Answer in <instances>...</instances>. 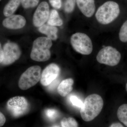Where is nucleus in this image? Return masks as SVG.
Returning <instances> with one entry per match:
<instances>
[{
	"instance_id": "nucleus-14",
	"label": "nucleus",
	"mask_w": 127,
	"mask_h": 127,
	"mask_svg": "<svg viewBox=\"0 0 127 127\" xmlns=\"http://www.w3.org/2000/svg\"><path fill=\"white\" fill-rule=\"evenodd\" d=\"M39 31L53 40H56L58 38L57 33L58 30L57 28L54 26L43 25L39 27Z\"/></svg>"
},
{
	"instance_id": "nucleus-8",
	"label": "nucleus",
	"mask_w": 127,
	"mask_h": 127,
	"mask_svg": "<svg viewBox=\"0 0 127 127\" xmlns=\"http://www.w3.org/2000/svg\"><path fill=\"white\" fill-rule=\"evenodd\" d=\"M4 57L1 64L8 65L14 63L21 56V52L16 43L9 42L5 44L3 48Z\"/></svg>"
},
{
	"instance_id": "nucleus-4",
	"label": "nucleus",
	"mask_w": 127,
	"mask_h": 127,
	"mask_svg": "<svg viewBox=\"0 0 127 127\" xmlns=\"http://www.w3.org/2000/svg\"><path fill=\"white\" fill-rule=\"evenodd\" d=\"M41 68L40 66H33L28 68L21 75L18 86L21 90H26L34 86L40 80Z\"/></svg>"
},
{
	"instance_id": "nucleus-17",
	"label": "nucleus",
	"mask_w": 127,
	"mask_h": 127,
	"mask_svg": "<svg viewBox=\"0 0 127 127\" xmlns=\"http://www.w3.org/2000/svg\"><path fill=\"white\" fill-rule=\"evenodd\" d=\"M117 115L120 122L127 127V104H123L119 107Z\"/></svg>"
},
{
	"instance_id": "nucleus-9",
	"label": "nucleus",
	"mask_w": 127,
	"mask_h": 127,
	"mask_svg": "<svg viewBox=\"0 0 127 127\" xmlns=\"http://www.w3.org/2000/svg\"><path fill=\"white\" fill-rule=\"evenodd\" d=\"M49 6L47 2L43 1L38 6L33 15L32 22L35 27H40L49 18Z\"/></svg>"
},
{
	"instance_id": "nucleus-1",
	"label": "nucleus",
	"mask_w": 127,
	"mask_h": 127,
	"mask_svg": "<svg viewBox=\"0 0 127 127\" xmlns=\"http://www.w3.org/2000/svg\"><path fill=\"white\" fill-rule=\"evenodd\" d=\"M103 106L102 98L97 94L89 95L81 107L80 114L83 120L88 122L93 120L100 113Z\"/></svg>"
},
{
	"instance_id": "nucleus-27",
	"label": "nucleus",
	"mask_w": 127,
	"mask_h": 127,
	"mask_svg": "<svg viewBox=\"0 0 127 127\" xmlns=\"http://www.w3.org/2000/svg\"><path fill=\"white\" fill-rule=\"evenodd\" d=\"M110 127H124V126H123L120 123H115L113 124H112L111 125V126H110Z\"/></svg>"
},
{
	"instance_id": "nucleus-12",
	"label": "nucleus",
	"mask_w": 127,
	"mask_h": 127,
	"mask_svg": "<svg viewBox=\"0 0 127 127\" xmlns=\"http://www.w3.org/2000/svg\"><path fill=\"white\" fill-rule=\"evenodd\" d=\"M76 3L79 10L86 17L93 16L95 11L94 0H76Z\"/></svg>"
},
{
	"instance_id": "nucleus-15",
	"label": "nucleus",
	"mask_w": 127,
	"mask_h": 127,
	"mask_svg": "<svg viewBox=\"0 0 127 127\" xmlns=\"http://www.w3.org/2000/svg\"><path fill=\"white\" fill-rule=\"evenodd\" d=\"M20 2L21 0H10L4 8V15L6 17L12 15L17 9Z\"/></svg>"
},
{
	"instance_id": "nucleus-21",
	"label": "nucleus",
	"mask_w": 127,
	"mask_h": 127,
	"mask_svg": "<svg viewBox=\"0 0 127 127\" xmlns=\"http://www.w3.org/2000/svg\"><path fill=\"white\" fill-rule=\"evenodd\" d=\"M76 0H66L64 9L67 13H71L75 8V2Z\"/></svg>"
},
{
	"instance_id": "nucleus-25",
	"label": "nucleus",
	"mask_w": 127,
	"mask_h": 127,
	"mask_svg": "<svg viewBox=\"0 0 127 127\" xmlns=\"http://www.w3.org/2000/svg\"><path fill=\"white\" fill-rule=\"evenodd\" d=\"M6 122V118L3 114L0 112V127H2Z\"/></svg>"
},
{
	"instance_id": "nucleus-26",
	"label": "nucleus",
	"mask_w": 127,
	"mask_h": 127,
	"mask_svg": "<svg viewBox=\"0 0 127 127\" xmlns=\"http://www.w3.org/2000/svg\"><path fill=\"white\" fill-rule=\"evenodd\" d=\"M0 62L1 63L3 61L4 59V54L3 50L1 47V45L0 44Z\"/></svg>"
},
{
	"instance_id": "nucleus-10",
	"label": "nucleus",
	"mask_w": 127,
	"mask_h": 127,
	"mask_svg": "<svg viewBox=\"0 0 127 127\" xmlns=\"http://www.w3.org/2000/svg\"><path fill=\"white\" fill-rule=\"evenodd\" d=\"M60 71V68L57 64H49L42 73L40 80L41 84L44 86H49L57 78Z\"/></svg>"
},
{
	"instance_id": "nucleus-18",
	"label": "nucleus",
	"mask_w": 127,
	"mask_h": 127,
	"mask_svg": "<svg viewBox=\"0 0 127 127\" xmlns=\"http://www.w3.org/2000/svg\"><path fill=\"white\" fill-rule=\"evenodd\" d=\"M61 125L63 127H77L78 124L74 118L71 117L64 118L61 121Z\"/></svg>"
},
{
	"instance_id": "nucleus-5",
	"label": "nucleus",
	"mask_w": 127,
	"mask_h": 127,
	"mask_svg": "<svg viewBox=\"0 0 127 127\" xmlns=\"http://www.w3.org/2000/svg\"><path fill=\"white\" fill-rule=\"evenodd\" d=\"M70 41L72 47L77 52L85 55H90L92 52V42L87 34L77 32L71 36Z\"/></svg>"
},
{
	"instance_id": "nucleus-7",
	"label": "nucleus",
	"mask_w": 127,
	"mask_h": 127,
	"mask_svg": "<svg viewBox=\"0 0 127 127\" xmlns=\"http://www.w3.org/2000/svg\"><path fill=\"white\" fill-rule=\"evenodd\" d=\"M6 108L13 117H18L27 113L29 109V104L24 97L17 96L8 100Z\"/></svg>"
},
{
	"instance_id": "nucleus-22",
	"label": "nucleus",
	"mask_w": 127,
	"mask_h": 127,
	"mask_svg": "<svg viewBox=\"0 0 127 127\" xmlns=\"http://www.w3.org/2000/svg\"><path fill=\"white\" fill-rule=\"evenodd\" d=\"M70 99L71 102L74 106L81 108L83 104V103L81 100L76 96L72 95L70 97Z\"/></svg>"
},
{
	"instance_id": "nucleus-11",
	"label": "nucleus",
	"mask_w": 127,
	"mask_h": 127,
	"mask_svg": "<svg viewBox=\"0 0 127 127\" xmlns=\"http://www.w3.org/2000/svg\"><path fill=\"white\" fill-rule=\"evenodd\" d=\"M26 23V19L20 15H12L6 18L2 22V25L6 28L17 30L22 28Z\"/></svg>"
},
{
	"instance_id": "nucleus-2",
	"label": "nucleus",
	"mask_w": 127,
	"mask_h": 127,
	"mask_svg": "<svg viewBox=\"0 0 127 127\" xmlns=\"http://www.w3.org/2000/svg\"><path fill=\"white\" fill-rule=\"evenodd\" d=\"M52 45V40L48 37H40L34 40L32 45L31 58L37 62H45L51 57L50 49Z\"/></svg>"
},
{
	"instance_id": "nucleus-24",
	"label": "nucleus",
	"mask_w": 127,
	"mask_h": 127,
	"mask_svg": "<svg viewBox=\"0 0 127 127\" xmlns=\"http://www.w3.org/2000/svg\"><path fill=\"white\" fill-rule=\"evenodd\" d=\"M50 4L54 8L59 9L62 6V0H49Z\"/></svg>"
},
{
	"instance_id": "nucleus-6",
	"label": "nucleus",
	"mask_w": 127,
	"mask_h": 127,
	"mask_svg": "<svg viewBox=\"0 0 127 127\" xmlns=\"http://www.w3.org/2000/svg\"><path fill=\"white\" fill-rule=\"evenodd\" d=\"M121 54L117 49L112 47H104L99 51L96 56L98 63L113 66L117 65L120 62Z\"/></svg>"
},
{
	"instance_id": "nucleus-3",
	"label": "nucleus",
	"mask_w": 127,
	"mask_h": 127,
	"mask_svg": "<svg viewBox=\"0 0 127 127\" xmlns=\"http://www.w3.org/2000/svg\"><path fill=\"white\" fill-rule=\"evenodd\" d=\"M120 13V7L117 2L108 1L98 8L95 14V17L100 24L106 25L115 20Z\"/></svg>"
},
{
	"instance_id": "nucleus-16",
	"label": "nucleus",
	"mask_w": 127,
	"mask_h": 127,
	"mask_svg": "<svg viewBox=\"0 0 127 127\" xmlns=\"http://www.w3.org/2000/svg\"><path fill=\"white\" fill-rule=\"evenodd\" d=\"M47 23L48 25L54 26H60L63 24L62 20L56 10H53L51 11L47 20Z\"/></svg>"
},
{
	"instance_id": "nucleus-19",
	"label": "nucleus",
	"mask_w": 127,
	"mask_h": 127,
	"mask_svg": "<svg viewBox=\"0 0 127 127\" xmlns=\"http://www.w3.org/2000/svg\"><path fill=\"white\" fill-rule=\"evenodd\" d=\"M119 38L122 42H127V20L121 27L119 32Z\"/></svg>"
},
{
	"instance_id": "nucleus-28",
	"label": "nucleus",
	"mask_w": 127,
	"mask_h": 127,
	"mask_svg": "<svg viewBox=\"0 0 127 127\" xmlns=\"http://www.w3.org/2000/svg\"><path fill=\"white\" fill-rule=\"evenodd\" d=\"M126 91H127V84H126Z\"/></svg>"
},
{
	"instance_id": "nucleus-20",
	"label": "nucleus",
	"mask_w": 127,
	"mask_h": 127,
	"mask_svg": "<svg viewBox=\"0 0 127 127\" xmlns=\"http://www.w3.org/2000/svg\"><path fill=\"white\" fill-rule=\"evenodd\" d=\"M39 0H21V3L25 9L33 7L38 4Z\"/></svg>"
},
{
	"instance_id": "nucleus-23",
	"label": "nucleus",
	"mask_w": 127,
	"mask_h": 127,
	"mask_svg": "<svg viewBox=\"0 0 127 127\" xmlns=\"http://www.w3.org/2000/svg\"><path fill=\"white\" fill-rule=\"evenodd\" d=\"M47 117L51 120L55 119L58 116V112L55 109H48L46 112Z\"/></svg>"
},
{
	"instance_id": "nucleus-13",
	"label": "nucleus",
	"mask_w": 127,
	"mask_h": 127,
	"mask_svg": "<svg viewBox=\"0 0 127 127\" xmlns=\"http://www.w3.org/2000/svg\"><path fill=\"white\" fill-rule=\"evenodd\" d=\"M73 83L74 81L72 78H68L63 80L58 86L57 88L58 92L62 96H66L72 91Z\"/></svg>"
}]
</instances>
